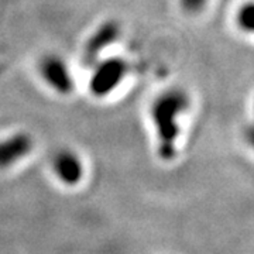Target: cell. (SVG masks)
<instances>
[{
    "mask_svg": "<svg viewBox=\"0 0 254 254\" xmlns=\"http://www.w3.org/2000/svg\"><path fill=\"white\" fill-rule=\"evenodd\" d=\"M38 73L50 89L60 95H69L75 89L73 75L63 57L46 54L38 61Z\"/></svg>",
    "mask_w": 254,
    "mask_h": 254,
    "instance_id": "3957f363",
    "label": "cell"
},
{
    "mask_svg": "<svg viewBox=\"0 0 254 254\" xmlns=\"http://www.w3.org/2000/svg\"><path fill=\"white\" fill-rule=\"evenodd\" d=\"M178 1L182 11H185L187 14H198L205 9L209 0H178Z\"/></svg>",
    "mask_w": 254,
    "mask_h": 254,
    "instance_id": "ba28073f",
    "label": "cell"
},
{
    "mask_svg": "<svg viewBox=\"0 0 254 254\" xmlns=\"http://www.w3.org/2000/svg\"><path fill=\"white\" fill-rule=\"evenodd\" d=\"M120 36V26L115 21H105L95 30L85 46V58L91 61L98 60L102 51H105L110 44H113Z\"/></svg>",
    "mask_w": 254,
    "mask_h": 254,
    "instance_id": "8992f818",
    "label": "cell"
},
{
    "mask_svg": "<svg viewBox=\"0 0 254 254\" xmlns=\"http://www.w3.org/2000/svg\"><path fill=\"white\" fill-rule=\"evenodd\" d=\"M190 106V95L181 88H170L158 93L150 106V122L157 138V153L164 161L175 157L180 119Z\"/></svg>",
    "mask_w": 254,
    "mask_h": 254,
    "instance_id": "6da1fadb",
    "label": "cell"
},
{
    "mask_svg": "<svg viewBox=\"0 0 254 254\" xmlns=\"http://www.w3.org/2000/svg\"><path fill=\"white\" fill-rule=\"evenodd\" d=\"M245 138L246 141L254 148V123H252V125H249V126L246 127Z\"/></svg>",
    "mask_w": 254,
    "mask_h": 254,
    "instance_id": "9c48e42d",
    "label": "cell"
},
{
    "mask_svg": "<svg viewBox=\"0 0 254 254\" xmlns=\"http://www.w3.org/2000/svg\"><path fill=\"white\" fill-rule=\"evenodd\" d=\"M236 21L243 31L254 33V1H247L239 9Z\"/></svg>",
    "mask_w": 254,
    "mask_h": 254,
    "instance_id": "52a82bcc",
    "label": "cell"
},
{
    "mask_svg": "<svg viewBox=\"0 0 254 254\" xmlns=\"http://www.w3.org/2000/svg\"><path fill=\"white\" fill-rule=\"evenodd\" d=\"M51 168L58 181L63 182L66 187L78 185L85 174V167L81 157L69 148H64L55 153L51 161Z\"/></svg>",
    "mask_w": 254,
    "mask_h": 254,
    "instance_id": "5b68a950",
    "label": "cell"
},
{
    "mask_svg": "<svg viewBox=\"0 0 254 254\" xmlns=\"http://www.w3.org/2000/svg\"><path fill=\"white\" fill-rule=\"evenodd\" d=\"M34 148V138L26 131H16L0 138V170L23 161Z\"/></svg>",
    "mask_w": 254,
    "mask_h": 254,
    "instance_id": "277c9868",
    "label": "cell"
},
{
    "mask_svg": "<svg viewBox=\"0 0 254 254\" xmlns=\"http://www.w3.org/2000/svg\"><path fill=\"white\" fill-rule=\"evenodd\" d=\"M130 65L120 57H109L92 68L89 92L95 98H106L118 89L128 75Z\"/></svg>",
    "mask_w": 254,
    "mask_h": 254,
    "instance_id": "7a4b0ae2",
    "label": "cell"
}]
</instances>
